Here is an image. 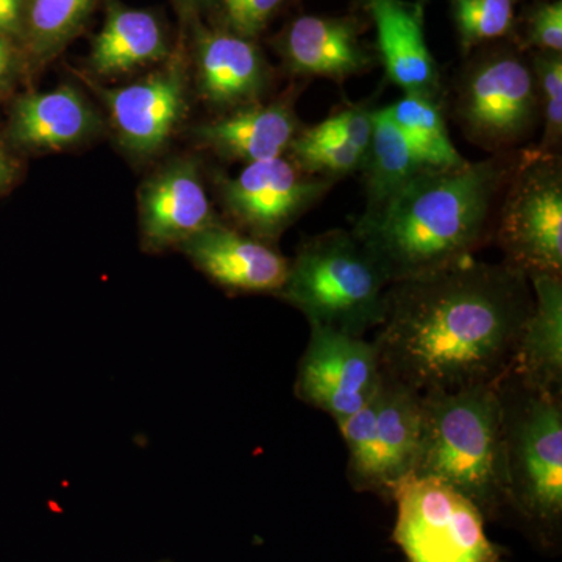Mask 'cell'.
I'll return each instance as SVG.
<instances>
[{"instance_id":"obj_21","label":"cell","mask_w":562,"mask_h":562,"mask_svg":"<svg viewBox=\"0 0 562 562\" xmlns=\"http://www.w3.org/2000/svg\"><path fill=\"white\" fill-rule=\"evenodd\" d=\"M168 55L160 22L149 11L111 5L92 43L90 65L98 76L116 77Z\"/></svg>"},{"instance_id":"obj_17","label":"cell","mask_w":562,"mask_h":562,"mask_svg":"<svg viewBox=\"0 0 562 562\" xmlns=\"http://www.w3.org/2000/svg\"><path fill=\"white\" fill-rule=\"evenodd\" d=\"M288 103H250L195 128V138L228 160L250 162L283 157L297 136Z\"/></svg>"},{"instance_id":"obj_6","label":"cell","mask_w":562,"mask_h":562,"mask_svg":"<svg viewBox=\"0 0 562 562\" xmlns=\"http://www.w3.org/2000/svg\"><path fill=\"white\" fill-rule=\"evenodd\" d=\"M338 428L349 450L347 479L351 487L392 501L395 491L414 476L419 461V392L384 373L368 405Z\"/></svg>"},{"instance_id":"obj_15","label":"cell","mask_w":562,"mask_h":562,"mask_svg":"<svg viewBox=\"0 0 562 562\" xmlns=\"http://www.w3.org/2000/svg\"><path fill=\"white\" fill-rule=\"evenodd\" d=\"M384 72L405 94L438 98L439 70L425 41L420 5L403 0H368Z\"/></svg>"},{"instance_id":"obj_16","label":"cell","mask_w":562,"mask_h":562,"mask_svg":"<svg viewBox=\"0 0 562 562\" xmlns=\"http://www.w3.org/2000/svg\"><path fill=\"white\" fill-rule=\"evenodd\" d=\"M283 57L292 72L339 83L372 65L350 18H299L284 35Z\"/></svg>"},{"instance_id":"obj_31","label":"cell","mask_w":562,"mask_h":562,"mask_svg":"<svg viewBox=\"0 0 562 562\" xmlns=\"http://www.w3.org/2000/svg\"><path fill=\"white\" fill-rule=\"evenodd\" d=\"M24 29V0H0V35H21Z\"/></svg>"},{"instance_id":"obj_5","label":"cell","mask_w":562,"mask_h":562,"mask_svg":"<svg viewBox=\"0 0 562 562\" xmlns=\"http://www.w3.org/2000/svg\"><path fill=\"white\" fill-rule=\"evenodd\" d=\"M498 392L506 503L549 541L562 520V394L530 390L513 375Z\"/></svg>"},{"instance_id":"obj_29","label":"cell","mask_w":562,"mask_h":562,"mask_svg":"<svg viewBox=\"0 0 562 562\" xmlns=\"http://www.w3.org/2000/svg\"><path fill=\"white\" fill-rule=\"evenodd\" d=\"M373 110L371 106L355 105L327 117L341 139L360 151L362 157H366L371 146Z\"/></svg>"},{"instance_id":"obj_23","label":"cell","mask_w":562,"mask_h":562,"mask_svg":"<svg viewBox=\"0 0 562 562\" xmlns=\"http://www.w3.org/2000/svg\"><path fill=\"white\" fill-rule=\"evenodd\" d=\"M383 109L414 149L435 168H453L465 161L450 139L441 106L435 99L405 94Z\"/></svg>"},{"instance_id":"obj_34","label":"cell","mask_w":562,"mask_h":562,"mask_svg":"<svg viewBox=\"0 0 562 562\" xmlns=\"http://www.w3.org/2000/svg\"><path fill=\"white\" fill-rule=\"evenodd\" d=\"M183 2L190 3V5H194V3L205 2V0H183Z\"/></svg>"},{"instance_id":"obj_1","label":"cell","mask_w":562,"mask_h":562,"mask_svg":"<svg viewBox=\"0 0 562 562\" xmlns=\"http://www.w3.org/2000/svg\"><path fill=\"white\" fill-rule=\"evenodd\" d=\"M532 302L519 269L471 258L390 284L372 342L383 372L419 394L498 384L512 371Z\"/></svg>"},{"instance_id":"obj_24","label":"cell","mask_w":562,"mask_h":562,"mask_svg":"<svg viewBox=\"0 0 562 562\" xmlns=\"http://www.w3.org/2000/svg\"><path fill=\"white\" fill-rule=\"evenodd\" d=\"M98 0H24V25L33 55L55 57L83 27Z\"/></svg>"},{"instance_id":"obj_7","label":"cell","mask_w":562,"mask_h":562,"mask_svg":"<svg viewBox=\"0 0 562 562\" xmlns=\"http://www.w3.org/2000/svg\"><path fill=\"white\" fill-rule=\"evenodd\" d=\"M494 239L505 262L528 279L562 277V166L560 154L519 151L503 192Z\"/></svg>"},{"instance_id":"obj_2","label":"cell","mask_w":562,"mask_h":562,"mask_svg":"<svg viewBox=\"0 0 562 562\" xmlns=\"http://www.w3.org/2000/svg\"><path fill=\"white\" fill-rule=\"evenodd\" d=\"M519 151L427 169L355 222L387 283L420 279L475 258L494 238L503 192Z\"/></svg>"},{"instance_id":"obj_3","label":"cell","mask_w":562,"mask_h":562,"mask_svg":"<svg viewBox=\"0 0 562 562\" xmlns=\"http://www.w3.org/2000/svg\"><path fill=\"white\" fill-rule=\"evenodd\" d=\"M422 395V442L414 476L436 479L495 519L506 503L498 384Z\"/></svg>"},{"instance_id":"obj_28","label":"cell","mask_w":562,"mask_h":562,"mask_svg":"<svg viewBox=\"0 0 562 562\" xmlns=\"http://www.w3.org/2000/svg\"><path fill=\"white\" fill-rule=\"evenodd\" d=\"M235 35L251 40L266 27L283 0H222Z\"/></svg>"},{"instance_id":"obj_26","label":"cell","mask_w":562,"mask_h":562,"mask_svg":"<svg viewBox=\"0 0 562 562\" xmlns=\"http://www.w3.org/2000/svg\"><path fill=\"white\" fill-rule=\"evenodd\" d=\"M538 88L543 135L539 149L560 150L562 139V57L561 54L541 52L531 65Z\"/></svg>"},{"instance_id":"obj_12","label":"cell","mask_w":562,"mask_h":562,"mask_svg":"<svg viewBox=\"0 0 562 562\" xmlns=\"http://www.w3.org/2000/svg\"><path fill=\"white\" fill-rule=\"evenodd\" d=\"M192 265L217 286L238 294L279 295L290 260L271 244L216 222L181 244Z\"/></svg>"},{"instance_id":"obj_9","label":"cell","mask_w":562,"mask_h":562,"mask_svg":"<svg viewBox=\"0 0 562 562\" xmlns=\"http://www.w3.org/2000/svg\"><path fill=\"white\" fill-rule=\"evenodd\" d=\"M394 541L408 562H502L480 509L449 484L412 476L395 491Z\"/></svg>"},{"instance_id":"obj_25","label":"cell","mask_w":562,"mask_h":562,"mask_svg":"<svg viewBox=\"0 0 562 562\" xmlns=\"http://www.w3.org/2000/svg\"><path fill=\"white\" fill-rule=\"evenodd\" d=\"M513 13V0H452L462 50L505 36L512 29Z\"/></svg>"},{"instance_id":"obj_19","label":"cell","mask_w":562,"mask_h":562,"mask_svg":"<svg viewBox=\"0 0 562 562\" xmlns=\"http://www.w3.org/2000/svg\"><path fill=\"white\" fill-rule=\"evenodd\" d=\"M532 310L508 375L530 390L562 394V277H531Z\"/></svg>"},{"instance_id":"obj_33","label":"cell","mask_w":562,"mask_h":562,"mask_svg":"<svg viewBox=\"0 0 562 562\" xmlns=\"http://www.w3.org/2000/svg\"><path fill=\"white\" fill-rule=\"evenodd\" d=\"M14 165L11 160L9 151L3 147L2 140H0V192L5 190L11 183L14 177Z\"/></svg>"},{"instance_id":"obj_8","label":"cell","mask_w":562,"mask_h":562,"mask_svg":"<svg viewBox=\"0 0 562 562\" xmlns=\"http://www.w3.org/2000/svg\"><path fill=\"white\" fill-rule=\"evenodd\" d=\"M453 114L475 146L492 155L516 151L541 120L531 65L509 52L472 63L458 81Z\"/></svg>"},{"instance_id":"obj_13","label":"cell","mask_w":562,"mask_h":562,"mask_svg":"<svg viewBox=\"0 0 562 562\" xmlns=\"http://www.w3.org/2000/svg\"><path fill=\"white\" fill-rule=\"evenodd\" d=\"M101 95L122 146L136 155L160 150L187 113V79L180 65L102 90Z\"/></svg>"},{"instance_id":"obj_22","label":"cell","mask_w":562,"mask_h":562,"mask_svg":"<svg viewBox=\"0 0 562 562\" xmlns=\"http://www.w3.org/2000/svg\"><path fill=\"white\" fill-rule=\"evenodd\" d=\"M427 169H435V166L414 149L386 111L373 110L371 146L361 168L368 198L366 210L382 205L403 184Z\"/></svg>"},{"instance_id":"obj_10","label":"cell","mask_w":562,"mask_h":562,"mask_svg":"<svg viewBox=\"0 0 562 562\" xmlns=\"http://www.w3.org/2000/svg\"><path fill=\"white\" fill-rule=\"evenodd\" d=\"M308 344L297 366L299 401L328 414L336 425L368 405L383 382L375 344L330 328L310 327Z\"/></svg>"},{"instance_id":"obj_20","label":"cell","mask_w":562,"mask_h":562,"mask_svg":"<svg viewBox=\"0 0 562 562\" xmlns=\"http://www.w3.org/2000/svg\"><path fill=\"white\" fill-rule=\"evenodd\" d=\"M98 127V114L85 95L68 85L22 95L11 111V138L33 150L72 146L88 138Z\"/></svg>"},{"instance_id":"obj_18","label":"cell","mask_w":562,"mask_h":562,"mask_svg":"<svg viewBox=\"0 0 562 562\" xmlns=\"http://www.w3.org/2000/svg\"><path fill=\"white\" fill-rule=\"evenodd\" d=\"M198 87L202 98L220 109L257 103L269 87L260 50L235 33L202 32L198 41Z\"/></svg>"},{"instance_id":"obj_11","label":"cell","mask_w":562,"mask_h":562,"mask_svg":"<svg viewBox=\"0 0 562 562\" xmlns=\"http://www.w3.org/2000/svg\"><path fill=\"white\" fill-rule=\"evenodd\" d=\"M336 180L302 171L290 157L250 162L221 181V195L233 221L247 235L273 243L330 192Z\"/></svg>"},{"instance_id":"obj_30","label":"cell","mask_w":562,"mask_h":562,"mask_svg":"<svg viewBox=\"0 0 562 562\" xmlns=\"http://www.w3.org/2000/svg\"><path fill=\"white\" fill-rule=\"evenodd\" d=\"M528 43L541 52L561 54L562 50V2L543 3L532 11Z\"/></svg>"},{"instance_id":"obj_32","label":"cell","mask_w":562,"mask_h":562,"mask_svg":"<svg viewBox=\"0 0 562 562\" xmlns=\"http://www.w3.org/2000/svg\"><path fill=\"white\" fill-rule=\"evenodd\" d=\"M11 70H13V52L5 36L0 35V92L9 85Z\"/></svg>"},{"instance_id":"obj_14","label":"cell","mask_w":562,"mask_h":562,"mask_svg":"<svg viewBox=\"0 0 562 562\" xmlns=\"http://www.w3.org/2000/svg\"><path fill=\"white\" fill-rule=\"evenodd\" d=\"M139 221L143 241L151 250L180 247L216 224L198 162L173 160L146 181L139 191Z\"/></svg>"},{"instance_id":"obj_27","label":"cell","mask_w":562,"mask_h":562,"mask_svg":"<svg viewBox=\"0 0 562 562\" xmlns=\"http://www.w3.org/2000/svg\"><path fill=\"white\" fill-rule=\"evenodd\" d=\"M288 155L302 171L331 180L342 179L349 173L360 171L364 161L360 151L342 139L312 143L295 136L288 149Z\"/></svg>"},{"instance_id":"obj_4","label":"cell","mask_w":562,"mask_h":562,"mask_svg":"<svg viewBox=\"0 0 562 562\" xmlns=\"http://www.w3.org/2000/svg\"><path fill=\"white\" fill-rule=\"evenodd\" d=\"M387 286L383 272L357 236L335 228L299 246L277 297L299 310L310 327L364 338L383 319Z\"/></svg>"}]
</instances>
